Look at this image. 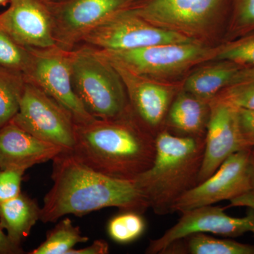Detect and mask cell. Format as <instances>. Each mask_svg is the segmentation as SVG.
<instances>
[{
	"mask_svg": "<svg viewBox=\"0 0 254 254\" xmlns=\"http://www.w3.org/2000/svg\"><path fill=\"white\" fill-rule=\"evenodd\" d=\"M53 185L41 208V220L55 222L66 215L83 216L110 207L144 213L150 208L146 197L133 180L107 176L88 168L71 152L53 159Z\"/></svg>",
	"mask_w": 254,
	"mask_h": 254,
	"instance_id": "1",
	"label": "cell"
},
{
	"mask_svg": "<svg viewBox=\"0 0 254 254\" xmlns=\"http://www.w3.org/2000/svg\"><path fill=\"white\" fill-rule=\"evenodd\" d=\"M74 134L73 156L107 176L134 180L154 160L155 136L131 110L118 118L75 123Z\"/></svg>",
	"mask_w": 254,
	"mask_h": 254,
	"instance_id": "2",
	"label": "cell"
},
{
	"mask_svg": "<svg viewBox=\"0 0 254 254\" xmlns=\"http://www.w3.org/2000/svg\"><path fill=\"white\" fill-rule=\"evenodd\" d=\"M205 138L175 136L163 129L155 137L150 168L133 181L159 215L173 213L179 198L198 184Z\"/></svg>",
	"mask_w": 254,
	"mask_h": 254,
	"instance_id": "3",
	"label": "cell"
},
{
	"mask_svg": "<svg viewBox=\"0 0 254 254\" xmlns=\"http://www.w3.org/2000/svg\"><path fill=\"white\" fill-rule=\"evenodd\" d=\"M71 70L75 93L93 118L110 120L131 111L123 80L99 50L71 52Z\"/></svg>",
	"mask_w": 254,
	"mask_h": 254,
	"instance_id": "4",
	"label": "cell"
},
{
	"mask_svg": "<svg viewBox=\"0 0 254 254\" xmlns=\"http://www.w3.org/2000/svg\"><path fill=\"white\" fill-rule=\"evenodd\" d=\"M81 41L108 52L196 41L192 37L155 26L129 8L113 15L87 33Z\"/></svg>",
	"mask_w": 254,
	"mask_h": 254,
	"instance_id": "5",
	"label": "cell"
},
{
	"mask_svg": "<svg viewBox=\"0 0 254 254\" xmlns=\"http://www.w3.org/2000/svg\"><path fill=\"white\" fill-rule=\"evenodd\" d=\"M11 122L42 141L61 147L65 152L72 151L75 144L72 116L31 82L26 81L19 110Z\"/></svg>",
	"mask_w": 254,
	"mask_h": 254,
	"instance_id": "6",
	"label": "cell"
},
{
	"mask_svg": "<svg viewBox=\"0 0 254 254\" xmlns=\"http://www.w3.org/2000/svg\"><path fill=\"white\" fill-rule=\"evenodd\" d=\"M31 61L26 81L39 87L71 114L75 123H89L95 118L88 113L73 86L71 52L60 46L29 48Z\"/></svg>",
	"mask_w": 254,
	"mask_h": 254,
	"instance_id": "7",
	"label": "cell"
},
{
	"mask_svg": "<svg viewBox=\"0 0 254 254\" xmlns=\"http://www.w3.org/2000/svg\"><path fill=\"white\" fill-rule=\"evenodd\" d=\"M99 51L133 72L145 77L176 74L216 53L197 41L156 45L125 51Z\"/></svg>",
	"mask_w": 254,
	"mask_h": 254,
	"instance_id": "8",
	"label": "cell"
},
{
	"mask_svg": "<svg viewBox=\"0 0 254 254\" xmlns=\"http://www.w3.org/2000/svg\"><path fill=\"white\" fill-rule=\"evenodd\" d=\"M230 1L231 0H138L129 9L155 26L191 37L218 18Z\"/></svg>",
	"mask_w": 254,
	"mask_h": 254,
	"instance_id": "9",
	"label": "cell"
},
{
	"mask_svg": "<svg viewBox=\"0 0 254 254\" xmlns=\"http://www.w3.org/2000/svg\"><path fill=\"white\" fill-rule=\"evenodd\" d=\"M251 148L230 155L208 179L187 191L175 203L173 213L232 200L252 191L250 162Z\"/></svg>",
	"mask_w": 254,
	"mask_h": 254,
	"instance_id": "10",
	"label": "cell"
},
{
	"mask_svg": "<svg viewBox=\"0 0 254 254\" xmlns=\"http://www.w3.org/2000/svg\"><path fill=\"white\" fill-rule=\"evenodd\" d=\"M58 46L73 44L113 15L138 0H47Z\"/></svg>",
	"mask_w": 254,
	"mask_h": 254,
	"instance_id": "11",
	"label": "cell"
},
{
	"mask_svg": "<svg viewBox=\"0 0 254 254\" xmlns=\"http://www.w3.org/2000/svg\"><path fill=\"white\" fill-rule=\"evenodd\" d=\"M182 217L161 237L150 242L145 253L162 254L175 241L194 233L213 234L237 237L247 232L254 234V209L250 208L243 218H235L225 213V209L213 205L198 207L182 212Z\"/></svg>",
	"mask_w": 254,
	"mask_h": 254,
	"instance_id": "12",
	"label": "cell"
},
{
	"mask_svg": "<svg viewBox=\"0 0 254 254\" xmlns=\"http://www.w3.org/2000/svg\"><path fill=\"white\" fill-rule=\"evenodd\" d=\"M106 58L123 80L133 115L156 137L164 129L169 110L177 94L170 87L150 81L118 62Z\"/></svg>",
	"mask_w": 254,
	"mask_h": 254,
	"instance_id": "13",
	"label": "cell"
},
{
	"mask_svg": "<svg viewBox=\"0 0 254 254\" xmlns=\"http://www.w3.org/2000/svg\"><path fill=\"white\" fill-rule=\"evenodd\" d=\"M9 4L0 14V29L27 48L58 46L47 0H10Z\"/></svg>",
	"mask_w": 254,
	"mask_h": 254,
	"instance_id": "14",
	"label": "cell"
},
{
	"mask_svg": "<svg viewBox=\"0 0 254 254\" xmlns=\"http://www.w3.org/2000/svg\"><path fill=\"white\" fill-rule=\"evenodd\" d=\"M209 105L210 115L198 184L211 176L230 155L247 148L241 138L236 108L215 99Z\"/></svg>",
	"mask_w": 254,
	"mask_h": 254,
	"instance_id": "15",
	"label": "cell"
},
{
	"mask_svg": "<svg viewBox=\"0 0 254 254\" xmlns=\"http://www.w3.org/2000/svg\"><path fill=\"white\" fill-rule=\"evenodd\" d=\"M64 151L61 147L42 141L12 122L0 128V170L27 169L53 160Z\"/></svg>",
	"mask_w": 254,
	"mask_h": 254,
	"instance_id": "16",
	"label": "cell"
},
{
	"mask_svg": "<svg viewBox=\"0 0 254 254\" xmlns=\"http://www.w3.org/2000/svg\"><path fill=\"white\" fill-rule=\"evenodd\" d=\"M200 68L187 78L184 91L210 103L225 88L254 75V68L227 61Z\"/></svg>",
	"mask_w": 254,
	"mask_h": 254,
	"instance_id": "17",
	"label": "cell"
},
{
	"mask_svg": "<svg viewBox=\"0 0 254 254\" xmlns=\"http://www.w3.org/2000/svg\"><path fill=\"white\" fill-rule=\"evenodd\" d=\"M209 115V103L183 90L170 106L164 129L175 136L205 138Z\"/></svg>",
	"mask_w": 254,
	"mask_h": 254,
	"instance_id": "18",
	"label": "cell"
},
{
	"mask_svg": "<svg viewBox=\"0 0 254 254\" xmlns=\"http://www.w3.org/2000/svg\"><path fill=\"white\" fill-rule=\"evenodd\" d=\"M41 208L36 200L21 193L0 203V227L6 230L9 240L20 247L37 221L41 220Z\"/></svg>",
	"mask_w": 254,
	"mask_h": 254,
	"instance_id": "19",
	"label": "cell"
},
{
	"mask_svg": "<svg viewBox=\"0 0 254 254\" xmlns=\"http://www.w3.org/2000/svg\"><path fill=\"white\" fill-rule=\"evenodd\" d=\"M162 254H254V245L194 233L175 241Z\"/></svg>",
	"mask_w": 254,
	"mask_h": 254,
	"instance_id": "20",
	"label": "cell"
},
{
	"mask_svg": "<svg viewBox=\"0 0 254 254\" xmlns=\"http://www.w3.org/2000/svg\"><path fill=\"white\" fill-rule=\"evenodd\" d=\"M26 82L23 73L0 66V128L18 113Z\"/></svg>",
	"mask_w": 254,
	"mask_h": 254,
	"instance_id": "21",
	"label": "cell"
},
{
	"mask_svg": "<svg viewBox=\"0 0 254 254\" xmlns=\"http://www.w3.org/2000/svg\"><path fill=\"white\" fill-rule=\"evenodd\" d=\"M88 240L83 236L79 227L69 218H64L47 234L46 240L30 254H67L78 243Z\"/></svg>",
	"mask_w": 254,
	"mask_h": 254,
	"instance_id": "22",
	"label": "cell"
},
{
	"mask_svg": "<svg viewBox=\"0 0 254 254\" xmlns=\"http://www.w3.org/2000/svg\"><path fill=\"white\" fill-rule=\"evenodd\" d=\"M145 230V222L141 213L131 210H123L110 219L108 225L110 238L119 244L131 243L138 240Z\"/></svg>",
	"mask_w": 254,
	"mask_h": 254,
	"instance_id": "23",
	"label": "cell"
},
{
	"mask_svg": "<svg viewBox=\"0 0 254 254\" xmlns=\"http://www.w3.org/2000/svg\"><path fill=\"white\" fill-rule=\"evenodd\" d=\"M30 61L29 48L21 46L0 29V66L24 73Z\"/></svg>",
	"mask_w": 254,
	"mask_h": 254,
	"instance_id": "24",
	"label": "cell"
},
{
	"mask_svg": "<svg viewBox=\"0 0 254 254\" xmlns=\"http://www.w3.org/2000/svg\"><path fill=\"white\" fill-rule=\"evenodd\" d=\"M214 58L217 61L230 62L254 68V31L221 47L217 50Z\"/></svg>",
	"mask_w": 254,
	"mask_h": 254,
	"instance_id": "25",
	"label": "cell"
},
{
	"mask_svg": "<svg viewBox=\"0 0 254 254\" xmlns=\"http://www.w3.org/2000/svg\"><path fill=\"white\" fill-rule=\"evenodd\" d=\"M213 99L226 103L236 109L254 110V75L225 88Z\"/></svg>",
	"mask_w": 254,
	"mask_h": 254,
	"instance_id": "26",
	"label": "cell"
},
{
	"mask_svg": "<svg viewBox=\"0 0 254 254\" xmlns=\"http://www.w3.org/2000/svg\"><path fill=\"white\" fill-rule=\"evenodd\" d=\"M231 31L244 36L254 31V0H231Z\"/></svg>",
	"mask_w": 254,
	"mask_h": 254,
	"instance_id": "27",
	"label": "cell"
},
{
	"mask_svg": "<svg viewBox=\"0 0 254 254\" xmlns=\"http://www.w3.org/2000/svg\"><path fill=\"white\" fill-rule=\"evenodd\" d=\"M26 170L10 168L0 170V203L21 193V182Z\"/></svg>",
	"mask_w": 254,
	"mask_h": 254,
	"instance_id": "28",
	"label": "cell"
},
{
	"mask_svg": "<svg viewBox=\"0 0 254 254\" xmlns=\"http://www.w3.org/2000/svg\"><path fill=\"white\" fill-rule=\"evenodd\" d=\"M237 125L246 148H254V110L237 109Z\"/></svg>",
	"mask_w": 254,
	"mask_h": 254,
	"instance_id": "29",
	"label": "cell"
},
{
	"mask_svg": "<svg viewBox=\"0 0 254 254\" xmlns=\"http://www.w3.org/2000/svg\"><path fill=\"white\" fill-rule=\"evenodd\" d=\"M109 253V246L105 240H95L91 246L80 250H70L67 254H106Z\"/></svg>",
	"mask_w": 254,
	"mask_h": 254,
	"instance_id": "30",
	"label": "cell"
},
{
	"mask_svg": "<svg viewBox=\"0 0 254 254\" xmlns=\"http://www.w3.org/2000/svg\"><path fill=\"white\" fill-rule=\"evenodd\" d=\"M22 253L20 247L14 245L7 235H5L0 227V254H14Z\"/></svg>",
	"mask_w": 254,
	"mask_h": 254,
	"instance_id": "31",
	"label": "cell"
},
{
	"mask_svg": "<svg viewBox=\"0 0 254 254\" xmlns=\"http://www.w3.org/2000/svg\"><path fill=\"white\" fill-rule=\"evenodd\" d=\"M230 203L231 206H245L254 209V193L252 191L246 193L230 200Z\"/></svg>",
	"mask_w": 254,
	"mask_h": 254,
	"instance_id": "32",
	"label": "cell"
},
{
	"mask_svg": "<svg viewBox=\"0 0 254 254\" xmlns=\"http://www.w3.org/2000/svg\"><path fill=\"white\" fill-rule=\"evenodd\" d=\"M249 170L252 191L254 193V148H251L250 162H249Z\"/></svg>",
	"mask_w": 254,
	"mask_h": 254,
	"instance_id": "33",
	"label": "cell"
},
{
	"mask_svg": "<svg viewBox=\"0 0 254 254\" xmlns=\"http://www.w3.org/2000/svg\"><path fill=\"white\" fill-rule=\"evenodd\" d=\"M10 0H0V6H4L9 4Z\"/></svg>",
	"mask_w": 254,
	"mask_h": 254,
	"instance_id": "34",
	"label": "cell"
},
{
	"mask_svg": "<svg viewBox=\"0 0 254 254\" xmlns=\"http://www.w3.org/2000/svg\"></svg>",
	"mask_w": 254,
	"mask_h": 254,
	"instance_id": "35",
	"label": "cell"
}]
</instances>
